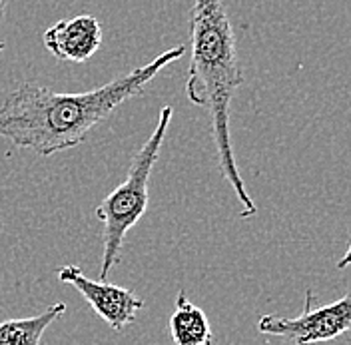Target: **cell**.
<instances>
[{"mask_svg":"<svg viewBox=\"0 0 351 345\" xmlns=\"http://www.w3.org/2000/svg\"><path fill=\"white\" fill-rule=\"evenodd\" d=\"M184 54L186 46L178 44L152 62L86 92L66 94L26 82L12 90L0 106V138L44 158L70 150L86 142L90 132L114 110L138 96L164 68L178 62Z\"/></svg>","mask_w":351,"mask_h":345,"instance_id":"cell-1","label":"cell"},{"mask_svg":"<svg viewBox=\"0 0 351 345\" xmlns=\"http://www.w3.org/2000/svg\"><path fill=\"white\" fill-rule=\"evenodd\" d=\"M192 60L186 78L188 100L208 110L221 176L241 206V217L256 216V202L241 180L230 138V106L243 84L234 28L223 0H194L190 14Z\"/></svg>","mask_w":351,"mask_h":345,"instance_id":"cell-2","label":"cell"},{"mask_svg":"<svg viewBox=\"0 0 351 345\" xmlns=\"http://www.w3.org/2000/svg\"><path fill=\"white\" fill-rule=\"evenodd\" d=\"M172 108L160 112L158 124L144 142V146L132 158L126 180L116 186L96 208V217L102 222V265L98 280H108V274L120 261V254L124 248V239L132 228L146 214L150 202V178L154 164L162 150L164 138L168 134L172 122Z\"/></svg>","mask_w":351,"mask_h":345,"instance_id":"cell-3","label":"cell"},{"mask_svg":"<svg viewBox=\"0 0 351 345\" xmlns=\"http://www.w3.org/2000/svg\"><path fill=\"white\" fill-rule=\"evenodd\" d=\"M6 8H8V0H0V52L4 50V38H2V24H4V16H6Z\"/></svg>","mask_w":351,"mask_h":345,"instance_id":"cell-9","label":"cell"},{"mask_svg":"<svg viewBox=\"0 0 351 345\" xmlns=\"http://www.w3.org/2000/svg\"><path fill=\"white\" fill-rule=\"evenodd\" d=\"M58 280L72 285L92 307V311L108 325L112 331L122 333L136 322L144 309V300L128 287L108 283L104 280H90L76 265H64L58 270Z\"/></svg>","mask_w":351,"mask_h":345,"instance_id":"cell-5","label":"cell"},{"mask_svg":"<svg viewBox=\"0 0 351 345\" xmlns=\"http://www.w3.org/2000/svg\"><path fill=\"white\" fill-rule=\"evenodd\" d=\"M351 327V298L343 296L328 305H315V294L306 292L304 311L298 318H284L278 313H265L258 320L262 335L284 337L293 345L324 344L341 337Z\"/></svg>","mask_w":351,"mask_h":345,"instance_id":"cell-4","label":"cell"},{"mask_svg":"<svg viewBox=\"0 0 351 345\" xmlns=\"http://www.w3.org/2000/svg\"><path fill=\"white\" fill-rule=\"evenodd\" d=\"M170 335L174 345H212L214 342L208 316L188 300L184 289L176 296L174 311L170 316Z\"/></svg>","mask_w":351,"mask_h":345,"instance_id":"cell-7","label":"cell"},{"mask_svg":"<svg viewBox=\"0 0 351 345\" xmlns=\"http://www.w3.org/2000/svg\"><path fill=\"white\" fill-rule=\"evenodd\" d=\"M62 302L52 303L43 313L21 320H6L0 324V345H40L46 329L64 316Z\"/></svg>","mask_w":351,"mask_h":345,"instance_id":"cell-8","label":"cell"},{"mask_svg":"<svg viewBox=\"0 0 351 345\" xmlns=\"http://www.w3.org/2000/svg\"><path fill=\"white\" fill-rule=\"evenodd\" d=\"M44 46L58 60L86 62L102 44V26L92 14H80L70 21L56 22L44 30Z\"/></svg>","mask_w":351,"mask_h":345,"instance_id":"cell-6","label":"cell"}]
</instances>
